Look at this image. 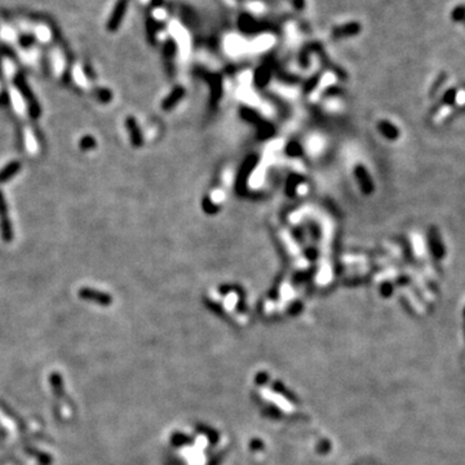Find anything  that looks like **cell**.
<instances>
[{
	"label": "cell",
	"mask_w": 465,
	"mask_h": 465,
	"mask_svg": "<svg viewBox=\"0 0 465 465\" xmlns=\"http://www.w3.org/2000/svg\"><path fill=\"white\" fill-rule=\"evenodd\" d=\"M0 228H2V235L6 242H11L13 233H12V225L8 218V209H7L6 201L3 194L0 193Z\"/></svg>",
	"instance_id": "obj_1"
},
{
	"label": "cell",
	"mask_w": 465,
	"mask_h": 465,
	"mask_svg": "<svg viewBox=\"0 0 465 465\" xmlns=\"http://www.w3.org/2000/svg\"><path fill=\"white\" fill-rule=\"evenodd\" d=\"M79 296L83 298H86V300L96 301V303H100V304H109L110 303V297L106 295V293L89 290V288H81L80 292H79Z\"/></svg>",
	"instance_id": "obj_2"
},
{
	"label": "cell",
	"mask_w": 465,
	"mask_h": 465,
	"mask_svg": "<svg viewBox=\"0 0 465 465\" xmlns=\"http://www.w3.org/2000/svg\"><path fill=\"white\" fill-rule=\"evenodd\" d=\"M127 127H128V131L131 133V139L132 142H133V146H140L141 145V134H140V129L137 127L136 120H133L132 118H129L127 120Z\"/></svg>",
	"instance_id": "obj_3"
},
{
	"label": "cell",
	"mask_w": 465,
	"mask_h": 465,
	"mask_svg": "<svg viewBox=\"0 0 465 465\" xmlns=\"http://www.w3.org/2000/svg\"><path fill=\"white\" fill-rule=\"evenodd\" d=\"M20 167H21L20 163H17V162H13V163H11V165L7 166V167L4 168L2 172H0V182L8 181L9 178L13 177V176L16 175L18 171H20Z\"/></svg>",
	"instance_id": "obj_4"
},
{
	"label": "cell",
	"mask_w": 465,
	"mask_h": 465,
	"mask_svg": "<svg viewBox=\"0 0 465 465\" xmlns=\"http://www.w3.org/2000/svg\"><path fill=\"white\" fill-rule=\"evenodd\" d=\"M451 18L456 22H464L465 21V6H459L452 11Z\"/></svg>",
	"instance_id": "obj_5"
},
{
	"label": "cell",
	"mask_w": 465,
	"mask_h": 465,
	"mask_svg": "<svg viewBox=\"0 0 465 465\" xmlns=\"http://www.w3.org/2000/svg\"><path fill=\"white\" fill-rule=\"evenodd\" d=\"M181 96H182L181 89H180V91H177V92L175 91V92L172 93V96H171V97L168 98V100L165 101V109H170L171 106L175 105V102H177L178 98L181 97Z\"/></svg>",
	"instance_id": "obj_6"
}]
</instances>
